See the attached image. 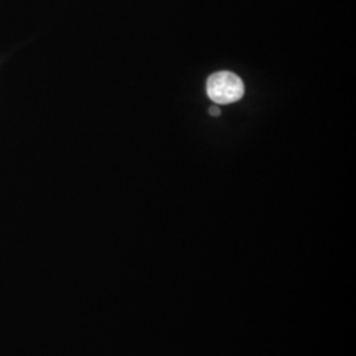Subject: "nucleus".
I'll return each instance as SVG.
<instances>
[{"label": "nucleus", "instance_id": "obj_2", "mask_svg": "<svg viewBox=\"0 0 356 356\" xmlns=\"http://www.w3.org/2000/svg\"><path fill=\"white\" fill-rule=\"evenodd\" d=\"M209 111H210V115H211V116H219V115H220V110H219L216 106L210 107V110H209Z\"/></svg>", "mask_w": 356, "mask_h": 356}, {"label": "nucleus", "instance_id": "obj_1", "mask_svg": "<svg viewBox=\"0 0 356 356\" xmlns=\"http://www.w3.org/2000/svg\"><path fill=\"white\" fill-rule=\"evenodd\" d=\"M207 95L216 104H231L241 101L244 95L243 81L231 72H219L209 78Z\"/></svg>", "mask_w": 356, "mask_h": 356}]
</instances>
